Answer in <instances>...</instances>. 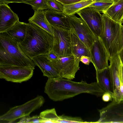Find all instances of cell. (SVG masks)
Returning <instances> with one entry per match:
<instances>
[{
    "mask_svg": "<svg viewBox=\"0 0 123 123\" xmlns=\"http://www.w3.org/2000/svg\"><path fill=\"white\" fill-rule=\"evenodd\" d=\"M60 119L57 123H80L88 122H84L80 117H73L64 115L59 116Z\"/></svg>",
    "mask_w": 123,
    "mask_h": 123,
    "instance_id": "d4e9b609",
    "label": "cell"
},
{
    "mask_svg": "<svg viewBox=\"0 0 123 123\" xmlns=\"http://www.w3.org/2000/svg\"><path fill=\"white\" fill-rule=\"evenodd\" d=\"M17 15L8 4L0 3V33L6 32L18 22Z\"/></svg>",
    "mask_w": 123,
    "mask_h": 123,
    "instance_id": "5bb4252c",
    "label": "cell"
},
{
    "mask_svg": "<svg viewBox=\"0 0 123 123\" xmlns=\"http://www.w3.org/2000/svg\"><path fill=\"white\" fill-rule=\"evenodd\" d=\"M84 0V1H86V0Z\"/></svg>",
    "mask_w": 123,
    "mask_h": 123,
    "instance_id": "f35d334b",
    "label": "cell"
},
{
    "mask_svg": "<svg viewBox=\"0 0 123 123\" xmlns=\"http://www.w3.org/2000/svg\"><path fill=\"white\" fill-rule=\"evenodd\" d=\"M80 61V59L73 55L49 61L60 77L71 80L75 78L79 69Z\"/></svg>",
    "mask_w": 123,
    "mask_h": 123,
    "instance_id": "ba28073f",
    "label": "cell"
},
{
    "mask_svg": "<svg viewBox=\"0 0 123 123\" xmlns=\"http://www.w3.org/2000/svg\"><path fill=\"white\" fill-rule=\"evenodd\" d=\"M77 14L86 22L96 37H99L103 28L102 14L90 6L83 9Z\"/></svg>",
    "mask_w": 123,
    "mask_h": 123,
    "instance_id": "30bf717a",
    "label": "cell"
},
{
    "mask_svg": "<svg viewBox=\"0 0 123 123\" xmlns=\"http://www.w3.org/2000/svg\"><path fill=\"white\" fill-rule=\"evenodd\" d=\"M104 13L115 22L122 24L123 18V0H116Z\"/></svg>",
    "mask_w": 123,
    "mask_h": 123,
    "instance_id": "44dd1931",
    "label": "cell"
},
{
    "mask_svg": "<svg viewBox=\"0 0 123 123\" xmlns=\"http://www.w3.org/2000/svg\"><path fill=\"white\" fill-rule=\"evenodd\" d=\"M50 61L58 59L59 57L52 50L47 54H44Z\"/></svg>",
    "mask_w": 123,
    "mask_h": 123,
    "instance_id": "f546056e",
    "label": "cell"
},
{
    "mask_svg": "<svg viewBox=\"0 0 123 123\" xmlns=\"http://www.w3.org/2000/svg\"><path fill=\"white\" fill-rule=\"evenodd\" d=\"M70 31L73 55L80 59L82 56H87L91 58L90 50L77 35Z\"/></svg>",
    "mask_w": 123,
    "mask_h": 123,
    "instance_id": "ac0fdd59",
    "label": "cell"
},
{
    "mask_svg": "<svg viewBox=\"0 0 123 123\" xmlns=\"http://www.w3.org/2000/svg\"><path fill=\"white\" fill-rule=\"evenodd\" d=\"M121 27L122 32V49H123V25H121Z\"/></svg>",
    "mask_w": 123,
    "mask_h": 123,
    "instance_id": "d590c367",
    "label": "cell"
},
{
    "mask_svg": "<svg viewBox=\"0 0 123 123\" xmlns=\"http://www.w3.org/2000/svg\"><path fill=\"white\" fill-rule=\"evenodd\" d=\"M52 26L53 42L51 50L59 57H68L73 55L70 29L59 26Z\"/></svg>",
    "mask_w": 123,
    "mask_h": 123,
    "instance_id": "8992f818",
    "label": "cell"
},
{
    "mask_svg": "<svg viewBox=\"0 0 123 123\" xmlns=\"http://www.w3.org/2000/svg\"><path fill=\"white\" fill-rule=\"evenodd\" d=\"M80 61L83 63L87 65H89L91 62V58L86 56H82L80 58Z\"/></svg>",
    "mask_w": 123,
    "mask_h": 123,
    "instance_id": "4dcf8cb0",
    "label": "cell"
},
{
    "mask_svg": "<svg viewBox=\"0 0 123 123\" xmlns=\"http://www.w3.org/2000/svg\"><path fill=\"white\" fill-rule=\"evenodd\" d=\"M27 24L19 21L6 32L13 40L18 43H20L25 37Z\"/></svg>",
    "mask_w": 123,
    "mask_h": 123,
    "instance_id": "ffe728a7",
    "label": "cell"
},
{
    "mask_svg": "<svg viewBox=\"0 0 123 123\" xmlns=\"http://www.w3.org/2000/svg\"><path fill=\"white\" fill-rule=\"evenodd\" d=\"M103 28L99 37L108 54L109 59L122 49V24L117 22L104 13L102 14Z\"/></svg>",
    "mask_w": 123,
    "mask_h": 123,
    "instance_id": "277c9868",
    "label": "cell"
},
{
    "mask_svg": "<svg viewBox=\"0 0 123 123\" xmlns=\"http://www.w3.org/2000/svg\"><path fill=\"white\" fill-rule=\"evenodd\" d=\"M44 11L46 18L52 26H59L70 29L68 16L63 12L49 9Z\"/></svg>",
    "mask_w": 123,
    "mask_h": 123,
    "instance_id": "2e32d148",
    "label": "cell"
},
{
    "mask_svg": "<svg viewBox=\"0 0 123 123\" xmlns=\"http://www.w3.org/2000/svg\"><path fill=\"white\" fill-rule=\"evenodd\" d=\"M46 0H36L30 5L34 11L48 9Z\"/></svg>",
    "mask_w": 123,
    "mask_h": 123,
    "instance_id": "4316f807",
    "label": "cell"
},
{
    "mask_svg": "<svg viewBox=\"0 0 123 123\" xmlns=\"http://www.w3.org/2000/svg\"><path fill=\"white\" fill-rule=\"evenodd\" d=\"M102 96L103 100L105 102L111 101L113 98L111 94L108 92H105Z\"/></svg>",
    "mask_w": 123,
    "mask_h": 123,
    "instance_id": "1f68e13d",
    "label": "cell"
},
{
    "mask_svg": "<svg viewBox=\"0 0 123 123\" xmlns=\"http://www.w3.org/2000/svg\"><path fill=\"white\" fill-rule=\"evenodd\" d=\"M48 9L57 12H63V5L55 0H46Z\"/></svg>",
    "mask_w": 123,
    "mask_h": 123,
    "instance_id": "484cf974",
    "label": "cell"
},
{
    "mask_svg": "<svg viewBox=\"0 0 123 123\" xmlns=\"http://www.w3.org/2000/svg\"><path fill=\"white\" fill-rule=\"evenodd\" d=\"M116 0H96L88 6L91 7L104 13Z\"/></svg>",
    "mask_w": 123,
    "mask_h": 123,
    "instance_id": "cb8c5ba5",
    "label": "cell"
},
{
    "mask_svg": "<svg viewBox=\"0 0 123 123\" xmlns=\"http://www.w3.org/2000/svg\"><path fill=\"white\" fill-rule=\"evenodd\" d=\"M122 65L123 67V49H122L118 53Z\"/></svg>",
    "mask_w": 123,
    "mask_h": 123,
    "instance_id": "e575fe53",
    "label": "cell"
},
{
    "mask_svg": "<svg viewBox=\"0 0 123 123\" xmlns=\"http://www.w3.org/2000/svg\"><path fill=\"white\" fill-rule=\"evenodd\" d=\"M95 0H81L70 4L63 5V12L67 16L73 15L88 6Z\"/></svg>",
    "mask_w": 123,
    "mask_h": 123,
    "instance_id": "7402d4cb",
    "label": "cell"
},
{
    "mask_svg": "<svg viewBox=\"0 0 123 123\" xmlns=\"http://www.w3.org/2000/svg\"><path fill=\"white\" fill-rule=\"evenodd\" d=\"M0 65L20 66L34 70L36 66L20 50L18 43L6 32L0 33Z\"/></svg>",
    "mask_w": 123,
    "mask_h": 123,
    "instance_id": "3957f363",
    "label": "cell"
},
{
    "mask_svg": "<svg viewBox=\"0 0 123 123\" xmlns=\"http://www.w3.org/2000/svg\"><path fill=\"white\" fill-rule=\"evenodd\" d=\"M32 60L35 65L41 70L44 76L48 78L60 77L45 55H38L33 58Z\"/></svg>",
    "mask_w": 123,
    "mask_h": 123,
    "instance_id": "9a60e30c",
    "label": "cell"
},
{
    "mask_svg": "<svg viewBox=\"0 0 123 123\" xmlns=\"http://www.w3.org/2000/svg\"><path fill=\"white\" fill-rule=\"evenodd\" d=\"M44 101L43 96L38 95L23 104L11 108L0 116V121L11 123L18 119L28 117L31 112L42 106Z\"/></svg>",
    "mask_w": 123,
    "mask_h": 123,
    "instance_id": "5b68a950",
    "label": "cell"
},
{
    "mask_svg": "<svg viewBox=\"0 0 123 123\" xmlns=\"http://www.w3.org/2000/svg\"><path fill=\"white\" fill-rule=\"evenodd\" d=\"M34 70L20 66L0 65V78L8 81L20 83L31 78Z\"/></svg>",
    "mask_w": 123,
    "mask_h": 123,
    "instance_id": "9c48e42d",
    "label": "cell"
},
{
    "mask_svg": "<svg viewBox=\"0 0 123 123\" xmlns=\"http://www.w3.org/2000/svg\"><path fill=\"white\" fill-rule=\"evenodd\" d=\"M121 79L122 81L123 84V67L122 65V68Z\"/></svg>",
    "mask_w": 123,
    "mask_h": 123,
    "instance_id": "8d00e7d4",
    "label": "cell"
},
{
    "mask_svg": "<svg viewBox=\"0 0 123 123\" xmlns=\"http://www.w3.org/2000/svg\"><path fill=\"white\" fill-rule=\"evenodd\" d=\"M44 92L51 99L57 101L82 93L100 97L105 92L97 82L88 83L83 80L76 82L60 77L48 78L45 83Z\"/></svg>",
    "mask_w": 123,
    "mask_h": 123,
    "instance_id": "6da1fadb",
    "label": "cell"
},
{
    "mask_svg": "<svg viewBox=\"0 0 123 123\" xmlns=\"http://www.w3.org/2000/svg\"><path fill=\"white\" fill-rule=\"evenodd\" d=\"M39 116L42 119V123H57L60 119L55 108L43 111L40 113Z\"/></svg>",
    "mask_w": 123,
    "mask_h": 123,
    "instance_id": "603a6c76",
    "label": "cell"
},
{
    "mask_svg": "<svg viewBox=\"0 0 123 123\" xmlns=\"http://www.w3.org/2000/svg\"><path fill=\"white\" fill-rule=\"evenodd\" d=\"M70 30L76 35L90 50L96 37L81 18L75 15L67 16Z\"/></svg>",
    "mask_w": 123,
    "mask_h": 123,
    "instance_id": "52a82bcc",
    "label": "cell"
},
{
    "mask_svg": "<svg viewBox=\"0 0 123 123\" xmlns=\"http://www.w3.org/2000/svg\"><path fill=\"white\" fill-rule=\"evenodd\" d=\"M120 93L121 100H123V84L122 81L121 83L120 87Z\"/></svg>",
    "mask_w": 123,
    "mask_h": 123,
    "instance_id": "836d02e7",
    "label": "cell"
},
{
    "mask_svg": "<svg viewBox=\"0 0 123 123\" xmlns=\"http://www.w3.org/2000/svg\"><path fill=\"white\" fill-rule=\"evenodd\" d=\"M53 36L45 30L30 22L27 23L25 37L23 41L18 43L20 50L32 60L38 55L51 50Z\"/></svg>",
    "mask_w": 123,
    "mask_h": 123,
    "instance_id": "7a4b0ae2",
    "label": "cell"
},
{
    "mask_svg": "<svg viewBox=\"0 0 123 123\" xmlns=\"http://www.w3.org/2000/svg\"><path fill=\"white\" fill-rule=\"evenodd\" d=\"M100 118L96 123H123V100H113L99 111Z\"/></svg>",
    "mask_w": 123,
    "mask_h": 123,
    "instance_id": "8fae6325",
    "label": "cell"
},
{
    "mask_svg": "<svg viewBox=\"0 0 123 123\" xmlns=\"http://www.w3.org/2000/svg\"><path fill=\"white\" fill-rule=\"evenodd\" d=\"M97 82L104 91L109 93L113 98V95L112 81L109 67L103 69L96 71Z\"/></svg>",
    "mask_w": 123,
    "mask_h": 123,
    "instance_id": "e0dca14e",
    "label": "cell"
},
{
    "mask_svg": "<svg viewBox=\"0 0 123 123\" xmlns=\"http://www.w3.org/2000/svg\"><path fill=\"white\" fill-rule=\"evenodd\" d=\"M91 62L96 71L108 68L109 58L106 50L99 37L97 38L90 50Z\"/></svg>",
    "mask_w": 123,
    "mask_h": 123,
    "instance_id": "7c38bea8",
    "label": "cell"
},
{
    "mask_svg": "<svg viewBox=\"0 0 123 123\" xmlns=\"http://www.w3.org/2000/svg\"><path fill=\"white\" fill-rule=\"evenodd\" d=\"M109 60L110 62L109 68L113 86V100L116 102H119L121 100L120 93V87L122 81V64L118 53L110 59Z\"/></svg>",
    "mask_w": 123,
    "mask_h": 123,
    "instance_id": "4fadbf2b",
    "label": "cell"
},
{
    "mask_svg": "<svg viewBox=\"0 0 123 123\" xmlns=\"http://www.w3.org/2000/svg\"><path fill=\"white\" fill-rule=\"evenodd\" d=\"M36 0H0V3L8 4L12 3H23L31 5Z\"/></svg>",
    "mask_w": 123,
    "mask_h": 123,
    "instance_id": "83f0119b",
    "label": "cell"
},
{
    "mask_svg": "<svg viewBox=\"0 0 123 123\" xmlns=\"http://www.w3.org/2000/svg\"><path fill=\"white\" fill-rule=\"evenodd\" d=\"M42 118L39 116L36 115L32 117L28 116L26 117L25 123H42Z\"/></svg>",
    "mask_w": 123,
    "mask_h": 123,
    "instance_id": "f1b7e54d",
    "label": "cell"
},
{
    "mask_svg": "<svg viewBox=\"0 0 123 123\" xmlns=\"http://www.w3.org/2000/svg\"><path fill=\"white\" fill-rule=\"evenodd\" d=\"M63 5H67L80 1L81 0H55Z\"/></svg>",
    "mask_w": 123,
    "mask_h": 123,
    "instance_id": "d6a6232c",
    "label": "cell"
},
{
    "mask_svg": "<svg viewBox=\"0 0 123 123\" xmlns=\"http://www.w3.org/2000/svg\"><path fill=\"white\" fill-rule=\"evenodd\" d=\"M28 21L29 22L33 23L53 36V26L48 21L43 10L34 11L33 15L29 18Z\"/></svg>",
    "mask_w": 123,
    "mask_h": 123,
    "instance_id": "d6986e66",
    "label": "cell"
},
{
    "mask_svg": "<svg viewBox=\"0 0 123 123\" xmlns=\"http://www.w3.org/2000/svg\"><path fill=\"white\" fill-rule=\"evenodd\" d=\"M121 23H122H122H123V18L122 20Z\"/></svg>",
    "mask_w": 123,
    "mask_h": 123,
    "instance_id": "74e56055",
    "label": "cell"
}]
</instances>
